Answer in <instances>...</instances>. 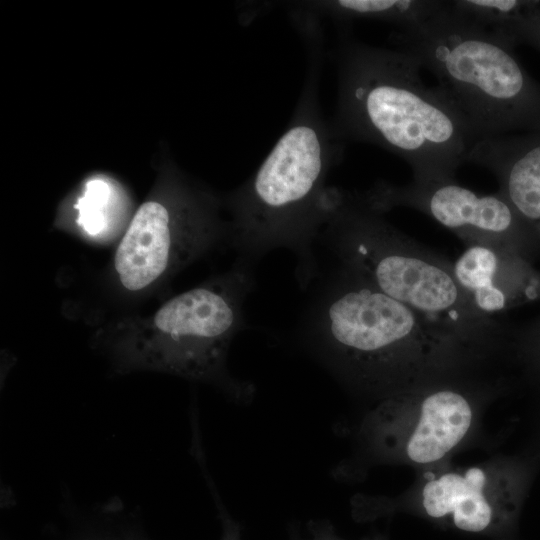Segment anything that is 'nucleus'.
Instances as JSON below:
<instances>
[{"label": "nucleus", "mask_w": 540, "mask_h": 540, "mask_svg": "<svg viewBox=\"0 0 540 540\" xmlns=\"http://www.w3.org/2000/svg\"><path fill=\"white\" fill-rule=\"evenodd\" d=\"M321 36L320 29L302 33L309 65L286 130L257 170L223 197L228 247L237 258L255 265L273 250L287 249L296 258L295 276L303 290L319 274L313 246L323 225L327 177L345 144L320 107Z\"/></svg>", "instance_id": "1"}, {"label": "nucleus", "mask_w": 540, "mask_h": 540, "mask_svg": "<svg viewBox=\"0 0 540 540\" xmlns=\"http://www.w3.org/2000/svg\"><path fill=\"white\" fill-rule=\"evenodd\" d=\"M315 285L300 334L354 388L387 398L435 380L475 348L342 265Z\"/></svg>", "instance_id": "2"}, {"label": "nucleus", "mask_w": 540, "mask_h": 540, "mask_svg": "<svg viewBox=\"0 0 540 540\" xmlns=\"http://www.w3.org/2000/svg\"><path fill=\"white\" fill-rule=\"evenodd\" d=\"M336 60L330 121L336 137L393 153L411 167L414 181L454 179L477 139L445 90L423 83L419 63L400 49L351 39L340 44Z\"/></svg>", "instance_id": "3"}, {"label": "nucleus", "mask_w": 540, "mask_h": 540, "mask_svg": "<svg viewBox=\"0 0 540 540\" xmlns=\"http://www.w3.org/2000/svg\"><path fill=\"white\" fill-rule=\"evenodd\" d=\"M254 264L231 267L164 301L147 315L113 317L94 333V344L121 373L156 371L209 383L246 401L253 385L235 378L227 359L245 327L244 306L255 288Z\"/></svg>", "instance_id": "4"}, {"label": "nucleus", "mask_w": 540, "mask_h": 540, "mask_svg": "<svg viewBox=\"0 0 540 540\" xmlns=\"http://www.w3.org/2000/svg\"><path fill=\"white\" fill-rule=\"evenodd\" d=\"M323 204L318 240L339 265L469 345L496 342L501 326L473 306L455 278L453 261L398 230L357 191L328 186Z\"/></svg>", "instance_id": "5"}, {"label": "nucleus", "mask_w": 540, "mask_h": 540, "mask_svg": "<svg viewBox=\"0 0 540 540\" xmlns=\"http://www.w3.org/2000/svg\"><path fill=\"white\" fill-rule=\"evenodd\" d=\"M397 49L430 71L463 113L477 140L540 130V83L509 42L445 8L392 36Z\"/></svg>", "instance_id": "6"}, {"label": "nucleus", "mask_w": 540, "mask_h": 540, "mask_svg": "<svg viewBox=\"0 0 540 540\" xmlns=\"http://www.w3.org/2000/svg\"><path fill=\"white\" fill-rule=\"evenodd\" d=\"M223 197L177 171L134 212L104 276L108 298L132 307L163 292L184 269L228 247Z\"/></svg>", "instance_id": "7"}, {"label": "nucleus", "mask_w": 540, "mask_h": 540, "mask_svg": "<svg viewBox=\"0 0 540 540\" xmlns=\"http://www.w3.org/2000/svg\"><path fill=\"white\" fill-rule=\"evenodd\" d=\"M357 193L363 203L383 214L396 207L418 210L452 231L467 246L514 251V244L529 225L499 192L480 194L455 179L412 180L405 185L378 181Z\"/></svg>", "instance_id": "8"}, {"label": "nucleus", "mask_w": 540, "mask_h": 540, "mask_svg": "<svg viewBox=\"0 0 540 540\" xmlns=\"http://www.w3.org/2000/svg\"><path fill=\"white\" fill-rule=\"evenodd\" d=\"M433 381L406 390L418 413L413 423L381 403L364 424L372 446L384 456L426 464L445 456L466 435L472 408L459 391Z\"/></svg>", "instance_id": "9"}, {"label": "nucleus", "mask_w": 540, "mask_h": 540, "mask_svg": "<svg viewBox=\"0 0 540 540\" xmlns=\"http://www.w3.org/2000/svg\"><path fill=\"white\" fill-rule=\"evenodd\" d=\"M466 162L492 172L499 193L529 224L540 223V130L477 140Z\"/></svg>", "instance_id": "10"}, {"label": "nucleus", "mask_w": 540, "mask_h": 540, "mask_svg": "<svg viewBox=\"0 0 540 540\" xmlns=\"http://www.w3.org/2000/svg\"><path fill=\"white\" fill-rule=\"evenodd\" d=\"M501 495L495 478L480 467H471L464 474L445 473L428 481L422 492L423 507L430 517H449L456 528L474 533L501 521Z\"/></svg>", "instance_id": "11"}, {"label": "nucleus", "mask_w": 540, "mask_h": 540, "mask_svg": "<svg viewBox=\"0 0 540 540\" xmlns=\"http://www.w3.org/2000/svg\"><path fill=\"white\" fill-rule=\"evenodd\" d=\"M455 278L482 314L494 317L509 308L521 291L522 274L514 251L494 246L472 245L453 262Z\"/></svg>", "instance_id": "12"}, {"label": "nucleus", "mask_w": 540, "mask_h": 540, "mask_svg": "<svg viewBox=\"0 0 540 540\" xmlns=\"http://www.w3.org/2000/svg\"><path fill=\"white\" fill-rule=\"evenodd\" d=\"M446 1L438 0H326L293 2L294 10L326 15L341 22L373 20L416 29L439 14Z\"/></svg>", "instance_id": "13"}, {"label": "nucleus", "mask_w": 540, "mask_h": 540, "mask_svg": "<svg viewBox=\"0 0 540 540\" xmlns=\"http://www.w3.org/2000/svg\"><path fill=\"white\" fill-rule=\"evenodd\" d=\"M472 15L514 47L523 43L540 52V0H477Z\"/></svg>", "instance_id": "14"}, {"label": "nucleus", "mask_w": 540, "mask_h": 540, "mask_svg": "<svg viewBox=\"0 0 540 540\" xmlns=\"http://www.w3.org/2000/svg\"><path fill=\"white\" fill-rule=\"evenodd\" d=\"M122 195L107 178L87 180L74 203L75 225L79 233L90 240L107 239L122 216Z\"/></svg>", "instance_id": "15"}, {"label": "nucleus", "mask_w": 540, "mask_h": 540, "mask_svg": "<svg viewBox=\"0 0 540 540\" xmlns=\"http://www.w3.org/2000/svg\"><path fill=\"white\" fill-rule=\"evenodd\" d=\"M308 531L310 533V538L304 540H343L337 536L334 528L327 521L311 522L308 526Z\"/></svg>", "instance_id": "16"}, {"label": "nucleus", "mask_w": 540, "mask_h": 540, "mask_svg": "<svg viewBox=\"0 0 540 540\" xmlns=\"http://www.w3.org/2000/svg\"><path fill=\"white\" fill-rule=\"evenodd\" d=\"M222 540H227L226 536L223 534Z\"/></svg>", "instance_id": "17"}, {"label": "nucleus", "mask_w": 540, "mask_h": 540, "mask_svg": "<svg viewBox=\"0 0 540 540\" xmlns=\"http://www.w3.org/2000/svg\"><path fill=\"white\" fill-rule=\"evenodd\" d=\"M295 540H298V539H295ZM301 540H304V539H301Z\"/></svg>", "instance_id": "18"}]
</instances>
